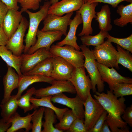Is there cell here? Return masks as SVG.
<instances>
[{
    "mask_svg": "<svg viewBox=\"0 0 132 132\" xmlns=\"http://www.w3.org/2000/svg\"><path fill=\"white\" fill-rule=\"evenodd\" d=\"M77 118L74 112L71 110H68L64 113L59 122L55 125L57 129L67 131L72 124Z\"/></svg>",
    "mask_w": 132,
    "mask_h": 132,
    "instance_id": "1f68e13d",
    "label": "cell"
},
{
    "mask_svg": "<svg viewBox=\"0 0 132 132\" xmlns=\"http://www.w3.org/2000/svg\"><path fill=\"white\" fill-rule=\"evenodd\" d=\"M84 3V0H62L51 5L48 14L62 16L78 10Z\"/></svg>",
    "mask_w": 132,
    "mask_h": 132,
    "instance_id": "e0dca14e",
    "label": "cell"
},
{
    "mask_svg": "<svg viewBox=\"0 0 132 132\" xmlns=\"http://www.w3.org/2000/svg\"><path fill=\"white\" fill-rule=\"evenodd\" d=\"M53 65L52 57H48L40 62L31 70L23 75L37 74L51 77Z\"/></svg>",
    "mask_w": 132,
    "mask_h": 132,
    "instance_id": "83f0119b",
    "label": "cell"
},
{
    "mask_svg": "<svg viewBox=\"0 0 132 132\" xmlns=\"http://www.w3.org/2000/svg\"><path fill=\"white\" fill-rule=\"evenodd\" d=\"M50 86L36 89L33 94L36 98L53 96L63 92L76 93L75 88L69 80L61 81L55 79Z\"/></svg>",
    "mask_w": 132,
    "mask_h": 132,
    "instance_id": "30bf717a",
    "label": "cell"
},
{
    "mask_svg": "<svg viewBox=\"0 0 132 132\" xmlns=\"http://www.w3.org/2000/svg\"><path fill=\"white\" fill-rule=\"evenodd\" d=\"M8 7L9 9L18 10V0H0Z\"/></svg>",
    "mask_w": 132,
    "mask_h": 132,
    "instance_id": "ee69618b",
    "label": "cell"
},
{
    "mask_svg": "<svg viewBox=\"0 0 132 132\" xmlns=\"http://www.w3.org/2000/svg\"><path fill=\"white\" fill-rule=\"evenodd\" d=\"M121 117L125 122L132 127V105L125 109Z\"/></svg>",
    "mask_w": 132,
    "mask_h": 132,
    "instance_id": "60d3db41",
    "label": "cell"
},
{
    "mask_svg": "<svg viewBox=\"0 0 132 132\" xmlns=\"http://www.w3.org/2000/svg\"><path fill=\"white\" fill-rule=\"evenodd\" d=\"M88 0H84V3H86L87 2Z\"/></svg>",
    "mask_w": 132,
    "mask_h": 132,
    "instance_id": "681fc988",
    "label": "cell"
},
{
    "mask_svg": "<svg viewBox=\"0 0 132 132\" xmlns=\"http://www.w3.org/2000/svg\"><path fill=\"white\" fill-rule=\"evenodd\" d=\"M52 96H49L37 98L32 97L30 101L34 110L39 108V107L49 108L54 111L59 121L62 118L65 112L69 109L67 108H60L55 106L52 103L51 99Z\"/></svg>",
    "mask_w": 132,
    "mask_h": 132,
    "instance_id": "7402d4cb",
    "label": "cell"
},
{
    "mask_svg": "<svg viewBox=\"0 0 132 132\" xmlns=\"http://www.w3.org/2000/svg\"><path fill=\"white\" fill-rule=\"evenodd\" d=\"M45 107H41L38 109L35 110L32 115L31 121L32 122V132H41L42 126V118Z\"/></svg>",
    "mask_w": 132,
    "mask_h": 132,
    "instance_id": "e575fe53",
    "label": "cell"
},
{
    "mask_svg": "<svg viewBox=\"0 0 132 132\" xmlns=\"http://www.w3.org/2000/svg\"><path fill=\"white\" fill-rule=\"evenodd\" d=\"M82 23V22L81 15L78 11H77L75 16L70 20L69 25V31L65 37L61 41L57 43L56 44L61 46L66 45H70L76 50L80 51V46L77 42V38L76 34L78 27Z\"/></svg>",
    "mask_w": 132,
    "mask_h": 132,
    "instance_id": "ac0fdd59",
    "label": "cell"
},
{
    "mask_svg": "<svg viewBox=\"0 0 132 132\" xmlns=\"http://www.w3.org/2000/svg\"><path fill=\"white\" fill-rule=\"evenodd\" d=\"M53 56L44 48H40L31 54H22L20 56L21 72L23 75L29 72L40 62Z\"/></svg>",
    "mask_w": 132,
    "mask_h": 132,
    "instance_id": "8fae6325",
    "label": "cell"
},
{
    "mask_svg": "<svg viewBox=\"0 0 132 132\" xmlns=\"http://www.w3.org/2000/svg\"><path fill=\"white\" fill-rule=\"evenodd\" d=\"M49 51L53 55L62 58L75 67L84 66L85 57L83 52L76 50L72 46L66 45L61 46L53 44Z\"/></svg>",
    "mask_w": 132,
    "mask_h": 132,
    "instance_id": "8992f818",
    "label": "cell"
},
{
    "mask_svg": "<svg viewBox=\"0 0 132 132\" xmlns=\"http://www.w3.org/2000/svg\"><path fill=\"white\" fill-rule=\"evenodd\" d=\"M55 80L51 77L40 74L23 75L20 77L17 88L18 91L15 95L17 99H19L23 92L30 85L33 83L43 82L51 84Z\"/></svg>",
    "mask_w": 132,
    "mask_h": 132,
    "instance_id": "44dd1931",
    "label": "cell"
},
{
    "mask_svg": "<svg viewBox=\"0 0 132 132\" xmlns=\"http://www.w3.org/2000/svg\"><path fill=\"white\" fill-rule=\"evenodd\" d=\"M9 39L2 27H0V46H5Z\"/></svg>",
    "mask_w": 132,
    "mask_h": 132,
    "instance_id": "f6af8a7d",
    "label": "cell"
},
{
    "mask_svg": "<svg viewBox=\"0 0 132 132\" xmlns=\"http://www.w3.org/2000/svg\"><path fill=\"white\" fill-rule=\"evenodd\" d=\"M44 114L45 121H43V129L42 132H63V131L57 129L54 126L53 124L56 122L57 117L53 110L45 107Z\"/></svg>",
    "mask_w": 132,
    "mask_h": 132,
    "instance_id": "f1b7e54d",
    "label": "cell"
},
{
    "mask_svg": "<svg viewBox=\"0 0 132 132\" xmlns=\"http://www.w3.org/2000/svg\"><path fill=\"white\" fill-rule=\"evenodd\" d=\"M45 1H50V0H44Z\"/></svg>",
    "mask_w": 132,
    "mask_h": 132,
    "instance_id": "f907efd6",
    "label": "cell"
},
{
    "mask_svg": "<svg viewBox=\"0 0 132 132\" xmlns=\"http://www.w3.org/2000/svg\"><path fill=\"white\" fill-rule=\"evenodd\" d=\"M35 111V110L32 114L29 113L24 117H21L17 112L10 121L9 123H11V125L6 132H15L22 128L25 129L26 132H29L32 129V123L31 122V119Z\"/></svg>",
    "mask_w": 132,
    "mask_h": 132,
    "instance_id": "603a6c76",
    "label": "cell"
},
{
    "mask_svg": "<svg viewBox=\"0 0 132 132\" xmlns=\"http://www.w3.org/2000/svg\"><path fill=\"white\" fill-rule=\"evenodd\" d=\"M28 25L29 22L23 17L18 28L9 39L5 45L7 49L16 56H20L23 52L25 45L23 38Z\"/></svg>",
    "mask_w": 132,
    "mask_h": 132,
    "instance_id": "9c48e42d",
    "label": "cell"
},
{
    "mask_svg": "<svg viewBox=\"0 0 132 132\" xmlns=\"http://www.w3.org/2000/svg\"><path fill=\"white\" fill-rule=\"evenodd\" d=\"M92 50L98 63L109 67L119 69L118 51L109 40L107 39L102 44L95 46Z\"/></svg>",
    "mask_w": 132,
    "mask_h": 132,
    "instance_id": "277c9868",
    "label": "cell"
},
{
    "mask_svg": "<svg viewBox=\"0 0 132 132\" xmlns=\"http://www.w3.org/2000/svg\"><path fill=\"white\" fill-rule=\"evenodd\" d=\"M114 94L117 97L132 94V83H120L116 84L113 90Z\"/></svg>",
    "mask_w": 132,
    "mask_h": 132,
    "instance_id": "d590c367",
    "label": "cell"
},
{
    "mask_svg": "<svg viewBox=\"0 0 132 132\" xmlns=\"http://www.w3.org/2000/svg\"><path fill=\"white\" fill-rule=\"evenodd\" d=\"M11 123H7L2 118L0 119V132L7 131L11 125Z\"/></svg>",
    "mask_w": 132,
    "mask_h": 132,
    "instance_id": "bcb514c9",
    "label": "cell"
},
{
    "mask_svg": "<svg viewBox=\"0 0 132 132\" xmlns=\"http://www.w3.org/2000/svg\"><path fill=\"white\" fill-rule=\"evenodd\" d=\"M108 114V112L105 110L98 120L94 127L88 132H100L102 126L106 119Z\"/></svg>",
    "mask_w": 132,
    "mask_h": 132,
    "instance_id": "ab89813d",
    "label": "cell"
},
{
    "mask_svg": "<svg viewBox=\"0 0 132 132\" xmlns=\"http://www.w3.org/2000/svg\"><path fill=\"white\" fill-rule=\"evenodd\" d=\"M17 100L15 95H12L5 102L0 105L1 116L7 122L9 123L17 112L18 107Z\"/></svg>",
    "mask_w": 132,
    "mask_h": 132,
    "instance_id": "484cf974",
    "label": "cell"
},
{
    "mask_svg": "<svg viewBox=\"0 0 132 132\" xmlns=\"http://www.w3.org/2000/svg\"><path fill=\"white\" fill-rule=\"evenodd\" d=\"M51 5L50 1H46L38 11L33 12L28 10L26 11L29 16V22L28 30L24 40L25 44L23 51L24 54H27L30 47L36 43L39 26L48 14V9Z\"/></svg>",
    "mask_w": 132,
    "mask_h": 132,
    "instance_id": "6da1fadb",
    "label": "cell"
},
{
    "mask_svg": "<svg viewBox=\"0 0 132 132\" xmlns=\"http://www.w3.org/2000/svg\"><path fill=\"white\" fill-rule=\"evenodd\" d=\"M67 131L70 132H88L84 119L76 118Z\"/></svg>",
    "mask_w": 132,
    "mask_h": 132,
    "instance_id": "f35d334b",
    "label": "cell"
},
{
    "mask_svg": "<svg viewBox=\"0 0 132 132\" xmlns=\"http://www.w3.org/2000/svg\"><path fill=\"white\" fill-rule=\"evenodd\" d=\"M96 62L101 80L108 84L110 90L113 91L114 85L117 83H132V78L122 76L113 67L110 68L98 63L96 61Z\"/></svg>",
    "mask_w": 132,
    "mask_h": 132,
    "instance_id": "5bb4252c",
    "label": "cell"
},
{
    "mask_svg": "<svg viewBox=\"0 0 132 132\" xmlns=\"http://www.w3.org/2000/svg\"><path fill=\"white\" fill-rule=\"evenodd\" d=\"M51 100L54 103L61 104L70 108L77 118L84 119V101L77 95L74 98H71L61 93L52 96Z\"/></svg>",
    "mask_w": 132,
    "mask_h": 132,
    "instance_id": "2e32d148",
    "label": "cell"
},
{
    "mask_svg": "<svg viewBox=\"0 0 132 132\" xmlns=\"http://www.w3.org/2000/svg\"><path fill=\"white\" fill-rule=\"evenodd\" d=\"M85 57L84 67L87 71L90 79L92 86V91L93 93L97 91L99 93L104 90L105 85L104 82L101 79L100 75L97 66L96 59L92 50L83 44L80 46Z\"/></svg>",
    "mask_w": 132,
    "mask_h": 132,
    "instance_id": "7a4b0ae2",
    "label": "cell"
},
{
    "mask_svg": "<svg viewBox=\"0 0 132 132\" xmlns=\"http://www.w3.org/2000/svg\"><path fill=\"white\" fill-rule=\"evenodd\" d=\"M117 13L121 16L113 20L115 25L122 27L129 23H132V2L124 6L121 4L117 6Z\"/></svg>",
    "mask_w": 132,
    "mask_h": 132,
    "instance_id": "4316f807",
    "label": "cell"
},
{
    "mask_svg": "<svg viewBox=\"0 0 132 132\" xmlns=\"http://www.w3.org/2000/svg\"><path fill=\"white\" fill-rule=\"evenodd\" d=\"M68 80L74 87L77 95L84 101L92 89L90 79L89 75H86L84 67H74Z\"/></svg>",
    "mask_w": 132,
    "mask_h": 132,
    "instance_id": "5b68a950",
    "label": "cell"
},
{
    "mask_svg": "<svg viewBox=\"0 0 132 132\" xmlns=\"http://www.w3.org/2000/svg\"><path fill=\"white\" fill-rule=\"evenodd\" d=\"M111 14L110 8L108 4L102 6L100 11L97 12L95 20L99 23L100 31L108 32L112 30Z\"/></svg>",
    "mask_w": 132,
    "mask_h": 132,
    "instance_id": "d4e9b609",
    "label": "cell"
},
{
    "mask_svg": "<svg viewBox=\"0 0 132 132\" xmlns=\"http://www.w3.org/2000/svg\"><path fill=\"white\" fill-rule=\"evenodd\" d=\"M107 38L111 42L116 44L124 49L132 53V34L124 38H119L113 37L109 34Z\"/></svg>",
    "mask_w": 132,
    "mask_h": 132,
    "instance_id": "8d00e7d4",
    "label": "cell"
},
{
    "mask_svg": "<svg viewBox=\"0 0 132 132\" xmlns=\"http://www.w3.org/2000/svg\"><path fill=\"white\" fill-rule=\"evenodd\" d=\"M109 34L108 32L100 31L97 34L94 36L89 35L81 36L80 39L83 45L87 46L90 45L97 46L103 44L104 39Z\"/></svg>",
    "mask_w": 132,
    "mask_h": 132,
    "instance_id": "4dcf8cb0",
    "label": "cell"
},
{
    "mask_svg": "<svg viewBox=\"0 0 132 132\" xmlns=\"http://www.w3.org/2000/svg\"><path fill=\"white\" fill-rule=\"evenodd\" d=\"M73 12L60 16L53 14H48L43 20V27L41 30L42 31H59L63 35L67 34V26L71 19Z\"/></svg>",
    "mask_w": 132,
    "mask_h": 132,
    "instance_id": "ba28073f",
    "label": "cell"
},
{
    "mask_svg": "<svg viewBox=\"0 0 132 132\" xmlns=\"http://www.w3.org/2000/svg\"><path fill=\"white\" fill-rule=\"evenodd\" d=\"M8 10L7 6L0 0V27H2L3 20Z\"/></svg>",
    "mask_w": 132,
    "mask_h": 132,
    "instance_id": "7bdbcfd3",
    "label": "cell"
},
{
    "mask_svg": "<svg viewBox=\"0 0 132 132\" xmlns=\"http://www.w3.org/2000/svg\"><path fill=\"white\" fill-rule=\"evenodd\" d=\"M126 1L130 3L132 2V0H88L87 2L89 3L93 2H102L110 4L113 7H117L118 5L121 2Z\"/></svg>",
    "mask_w": 132,
    "mask_h": 132,
    "instance_id": "b9f144b4",
    "label": "cell"
},
{
    "mask_svg": "<svg viewBox=\"0 0 132 132\" xmlns=\"http://www.w3.org/2000/svg\"><path fill=\"white\" fill-rule=\"evenodd\" d=\"M63 35L62 33L59 31L44 32L38 29L36 34V41L35 44L30 47L27 54H32L42 48H45L49 51L52 44L56 41L60 40Z\"/></svg>",
    "mask_w": 132,
    "mask_h": 132,
    "instance_id": "7c38bea8",
    "label": "cell"
},
{
    "mask_svg": "<svg viewBox=\"0 0 132 132\" xmlns=\"http://www.w3.org/2000/svg\"><path fill=\"white\" fill-rule=\"evenodd\" d=\"M59 0H50V2L51 5L59 1Z\"/></svg>",
    "mask_w": 132,
    "mask_h": 132,
    "instance_id": "c3c4849f",
    "label": "cell"
},
{
    "mask_svg": "<svg viewBox=\"0 0 132 132\" xmlns=\"http://www.w3.org/2000/svg\"><path fill=\"white\" fill-rule=\"evenodd\" d=\"M83 105L84 123L88 132L105 110L96 99L93 98L90 93L84 102Z\"/></svg>",
    "mask_w": 132,
    "mask_h": 132,
    "instance_id": "52a82bcc",
    "label": "cell"
},
{
    "mask_svg": "<svg viewBox=\"0 0 132 132\" xmlns=\"http://www.w3.org/2000/svg\"><path fill=\"white\" fill-rule=\"evenodd\" d=\"M52 57L53 68L51 77L56 80H68L74 67L60 56L53 55Z\"/></svg>",
    "mask_w": 132,
    "mask_h": 132,
    "instance_id": "9a60e30c",
    "label": "cell"
},
{
    "mask_svg": "<svg viewBox=\"0 0 132 132\" xmlns=\"http://www.w3.org/2000/svg\"><path fill=\"white\" fill-rule=\"evenodd\" d=\"M98 3H84L77 11L81 15L83 24L81 32L78 35L79 36L91 34L93 30L92 22L93 19L96 18L95 10Z\"/></svg>",
    "mask_w": 132,
    "mask_h": 132,
    "instance_id": "4fadbf2b",
    "label": "cell"
},
{
    "mask_svg": "<svg viewBox=\"0 0 132 132\" xmlns=\"http://www.w3.org/2000/svg\"><path fill=\"white\" fill-rule=\"evenodd\" d=\"M7 71L3 79L4 93L1 104L5 102L10 97L12 91L18 88L20 77L11 67L7 66Z\"/></svg>",
    "mask_w": 132,
    "mask_h": 132,
    "instance_id": "ffe728a7",
    "label": "cell"
},
{
    "mask_svg": "<svg viewBox=\"0 0 132 132\" xmlns=\"http://www.w3.org/2000/svg\"><path fill=\"white\" fill-rule=\"evenodd\" d=\"M21 11L9 9L4 19L2 28L9 39L19 27L23 16Z\"/></svg>",
    "mask_w": 132,
    "mask_h": 132,
    "instance_id": "d6986e66",
    "label": "cell"
},
{
    "mask_svg": "<svg viewBox=\"0 0 132 132\" xmlns=\"http://www.w3.org/2000/svg\"><path fill=\"white\" fill-rule=\"evenodd\" d=\"M93 95L108 112L118 117L121 118L126 106L125 103V99L124 97L118 99L113 94V91L107 90V93H99L96 91Z\"/></svg>",
    "mask_w": 132,
    "mask_h": 132,
    "instance_id": "3957f363",
    "label": "cell"
},
{
    "mask_svg": "<svg viewBox=\"0 0 132 132\" xmlns=\"http://www.w3.org/2000/svg\"><path fill=\"white\" fill-rule=\"evenodd\" d=\"M20 56L14 55L11 51L7 49L5 46H0V57L6 63L7 66L14 68L21 77L23 75L20 71Z\"/></svg>",
    "mask_w": 132,
    "mask_h": 132,
    "instance_id": "cb8c5ba5",
    "label": "cell"
},
{
    "mask_svg": "<svg viewBox=\"0 0 132 132\" xmlns=\"http://www.w3.org/2000/svg\"><path fill=\"white\" fill-rule=\"evenodd\" d=\"M109 126L107 122L105 120L102 126L100 132H111Z\"/></svg>",
    "mask_w": 132,
    "mask_h": 132,
    "instance_id": "7dc6e473",
    "label": "cell"
},
{
    "mask_svg": "<svg viewBox=\"0 0 132 132\" xmlns=\"http://www.w3.org/2000/svg\"><path fill=\"white\" fill-rule=\"evenodd\" d=\"M118 52L117 62L132 72V55L130 52L119 45H116Z\"/></svg>",
    "mask_w": 132,
    "mask_h": 132,
    "instance_id": "d6a6232c",
    "label": "cell"
},
{
    "mask_svg": "<svg viewBox=\"0 0 132 132\" xmlns=\"http://www.w3.org/2000/svg\"><path fill=\"white\" fill-rule=\"evenodd\" d=\"M106 121L112 132H129V128L121 118L116 117L108 113Z\"/></svg>",
    "mask_w": 132,
    "mask_h": 132,
    "instance_id": "f546056e",
    "label": "cell"
},
{
    "mask_svg": "<svg viewBox=\"0 0 132 132\" xmlns=\"http://www.w3.org/2000/svg\"><path fill=\"white\" fill-rule=\"evenodd\" d=\"M42 0H18L21 7V11L26 12L28 10L35 11L40 7V3Z\"/></svg>",
    "mask_w": 132,
    "mask_h": 132,
    "instance_id": "74e56055",
    "label": "cell"
},
{
    "mask_svg": "<svg viewBox=\"0 0 132 132\" xmlns=\"http://www.w3.org/2000/svg\"><path fill=\"white\" fill-rule=\"evenodd\" d=\"M36 89L33 87L27 90L26 92L18 99L17 102L18 106L23 110L24 113L33 109L32 104L30 103V100L34 93Z\"/></svg>",
    "mask_w": 132,
    "mask_h": 132,
    "instance_id": "836d02e7",
    "label": "cell"
}]
</instances>
